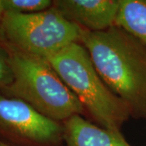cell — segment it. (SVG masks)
<instances>
[{"label": "cell", "mask_w": 146, "mask_h": 146, "mask_svg": "<svg viewBox=\"0 0 146 146\" xmlns=\"http://www.w3.org/2000/svg\"><path fill=\"white\" fill-rule=\"evenodd\" d=\"M102 127L120 131L131 114L128 106L101 77L88 50L75 42L46 59Z\"/></svg>", "instance_id": "7a4b0ae2"}, {"label": "cell", "mask_w": 146, "mask_h": 146, "mask_svg": "<svg viewBox=\"0 0 146 146\" xmlns=\"http://www.w3.org/2000/svg\"><path fill=\"white\" fill-rule=\"evenodd\" d=\"M0 146H10V145H7V144L3 143V142H2V141H0Z\"/></svg>", "instance_id": "8fae6325"}, {"label": "cell", "mask_w": 146, "mask_h": 146, "mask_svg": "<svg viewBox=\"0 0 146 146\" xmlns=\"http://www.w3.org/2000/svg\"><path fill=\"white\" fill-rule=\"evenodd\" d=\"M115 25L146 46V0H119Z\"/></svg>", "instance_id": "ba28073f"}, {"label": "cell", "mask_w": 146, "mask_h": 146, "mask_svg": "<svg viewBox=\"0 0 146 146\" xmlns=\"http://www.w3.org/2000/svg\"><path fill=\"white\" fill-rule=\"evenodd\" d=\"M53 7L83 29L100 32L115 25L119 0H55Z\"/></svg>", "instance_id": "8992f818"}, {"label": "cell", "mask_w": 146, "mask_h": 146, "mask_svg": "<svg viewBox=\"0 0 146 146\" xmlns=\"http://www.w3.org/2000/svg\"><path fill=\"white\" fill-rule=\"evenodd\" d=\"M82 30L53 5L34 13L5 12L0 22L1 34L10 48L46 59L80 42Z\"/></svg>", "instance_id": "277c9868"}, {"label": "cell", "mask_w": 146, "mask_h": 146, "mask_svg": "<svg viewBox=\"0 0 146 146\" xmlns=\"http://www.w3.org/2000/svg\"><path fill=\"white\" fill-rule=\"evenodd\" d=\"M1 20H2V16H1V14H0V22H1Z\"/></svg>", "instance_id": "7c38bea8"}, {"label": "cell", "mask_w": 146, "mask_h": 146, "mask_svg": "<svg viewBox=\"0 0 146 146\" xmlns=\"http://www.w3.org/2000/svg\"><path fill=\"white\" fill-rule=\"evenodd\" d=\"M0 124L18 136L40 144L63 138V125L43 115L25 101L0 96Z\"/></svg>", "instance_id": "5b68a950"}, {"label": "cell", "mask_w": 146, "mask_h": 146, "mask_svg": "<svg viewBox=\"0 0 146 146\" xmlns=\"http://www.w3.org/2000/svg\"><path fill=\"white\" fill-rule=\"evenodd\" d=\"M7 62L12 82L5 89L54 121H66L84 112L81 102L46 58L10 48Z\"/></svg>", "instance_id": "3957f363"}, {"label": "cell", "mask_w": 146, "mask_h": 146, "mask_svg": "<svg viewBox=\"0 0 146 146\" xmlns=\"http://www.w3.org/2000/svg\"><path fill=\"white\" fill-rule=\"evenodd\" d=\"M50 0H0V7L3 13H34L50 8Z\"/></svg>", "instance_id": "9c48e42d"}, {"label": "cell", "mask_w": 146, "mask_h": 146, "mask_svg": "<svg viewBox=\"0 0 146 146\" xmlns=\"http://www.w3.org/2000/svg\"><path fill=\"white\" fill-rule=\"evenodd\" d=\"M80 43L105 83L128 106L131 116L146 121V46L115 25L100 32L83 29Z\"/></svg>", "instance_id": "6da1fadb"}, {"label": "cell", "mask_w": 146, "mask_h": 146, "mask_svg": "<svg viewBox=\"0 0 146 146\" xmlns=\"http://www.w3.org/2000/svg\"><path fill=\"white\" fill-rule=\"evenodd\" d=\"M63 129L67 146H131L120 131L98 127L80 115L66 120Z\"/></svg>", "instance_id": "52a82bcc"}, {"label": "cell", "mask_w": 146, "mask_h": 146, "mask_svg": "<svg viewBox=\"0 0 146 146\" xmlns=\"http://www.w3.org/2000/svg\"><path fill=\"white\" fill-rule=\"evenodd\" d=\"M12 82V73L7 62V57L0 54V87H7Z\"/></svg>", "instance_id": "30bf717a"}]
</instances>
